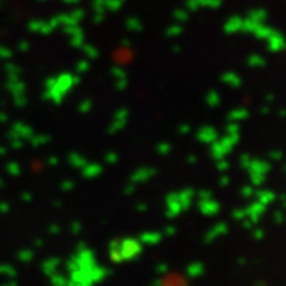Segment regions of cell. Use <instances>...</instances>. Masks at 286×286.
Returning <instances> with one entry per match:
<instances>
[]
</instances>
